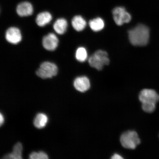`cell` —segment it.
I'll use <instances>...</instances> for the list:
<instances>
[{"instance_id":"11","label":"cell","mask_w":159,"mask_h":159,"mask_svg":"<svg viewBox=\"0 0 159 159\" xmlns=\"http://www.w3.org/2000/svg\"><path fill=\"white\" fill-rule=\"evenodd\" d=\"M52 19V16L49 12L44 11L38 15L36 22L40 27H43L50 22Z\"/></svg>"},{"instance_id":"21","label":"cell","mask_w":159,"mask_h":159,"mask_svg":"<svg viewBox=\"0 0 159 159\" xmlns=\"http://www.w3.org/2000/svg\"><path fill=\"white\" fill-rule=\"evenodd\" d=\"M4 122V118L3 116V115L2 114H1L0 115V124H1V126H2V125L3 124Z\"/></svg>"},{"instance_id":"14","label":"cell","mask_w":159,"mask_h":159,"mask_svg":"<svg viewBox=\"0 0 159 159\" xmlns=\"http://www.w3.org/2000/svg\"><path fill=\"white\" fill-rule=\"evenodd\" d=\"M71 23L73 28L77 31H83L87 25L86 21L80 16H76L73 17Z\"/></svg>"},{"instance_id":"12","label":"cell","mask_w":159,"mask_h":159,"mask_svg":"<svg viewBox=\"0 0 159 159\" xmlns=\"http://www.w3.org/2000/svg\"><path fill=\"white\" fill-rule=\"evenodd\" d=\"M23 146L20 143H17L13 147L12 152L5 155L3 159H21L22 157V152Z\"/></svg>"},{"instance_id":"13","label":"cell","mask_w":159,"mask_h":159,"mask_svg":"<svg viewBox=\"0 0 159 159\" xmlns=\"http://www.w3.org/2000/svg\"><path fill=\"white\" fill-rule=\"evenodd\" d=\"M67 25L68 24L66 20L60 18L56 21L53 25V28L56 32L59 34L62 35L66 31Z\"/></svg>"},{"instance_id":"4","label":"cell","mask_w":159,"mask_h":159,"mask_svg":"<svg viewBox=\"0 0 159 159\" xmlns=\"http://www.w3.org/2000/svg\"><path fill=\"white\" fill-rule=\"evenodd\" d=\"M58 72L57 66L54 63L45 61L41 65L36 71V74L42 79L51 78L55 76Z\"/></svg>"},{"instance_id":"3","label":"cell","mask_w":159,"mask_h":159,"mask_svg":"<svg viewBox=\"0 0 159 159\" xmlns=\"http://www.w3.org/2000/svg\"><path fill=\"white\" fill-rule=\"evenodd\" d=\"M120 142L125 148L134 149L140 144L141 141L136 132L129 130L123 133L121 135Z\"/></svg>"},{"instance_id":"2","label":"cell","mask_w":159,"mask_h":159,"mask_svg":"<svg viewBox=\"0 0 159 159\" xmlns=\"http://www.w3.org/2000/svg\"><path fill=\"white\" fill-rule=\"evenodd\" d=\"M89 62L91 67L101 70L104 66L109 64L108 53L101 50L97 51L89 57Z\"/></svg>"},{"instance_id":"8","label":"cell","mask_w":159,"mask_h":159,"mask_svg":"<svg viewBox=\"0 0 159 159\" xmlns=\"http://www.w3.org/2000/svg\"><path fill=\"white\" fill-rule=\"evenodd\" d=\"M59 40L54 34L51 33L45 36L43 39V45L44 48L49 51H53L58 45Z\"/></svg>"},{"instance_id":"10","label":"cell","mask_w":159,"mask_h":159,"mask_svg":"<svg viewBox=\"0 0 159 159\" xmlns=\"http://www.w3.org/2000/svg\"><path fill=\"white\" fill-rule=\"evenodd\" d=\"M16 12L18 15L20 16H28L32 15L33 12V6L29 2H23L17 6Z\"/></svg>"},{"instance_id":"6","label":"cell","mask_w":159,"mask_h":159,"mask_svg":"<svg viewBox=\"0 0 159 159\" xmlns=\"http://www.w3.org/2000/svg\"><path fill=\"white\" fill-rule=\"evenodd\" d=\"M139 99L142 103L152 102L156 104L159 101V95L153 89H144L139 94Z\"/></svg>"},{"instance_id":"20","label":"cell","mask_w":159,"mask_h":159,"mask_svg":"<svg viewBox=\"0 0 159 159\" xmlns=\"http://www.w3.org/2000/svg\"><path fill=\"white\" fill-rule=\"evenodd\" d=\"M111 159H124L122 156L118 154H115L111 157Z\"/></svg>"},{"instance_id":"16","label":"cell","mask_w":159,"mask_h":159,"mask_svg":"<svg viewBox=\"0 0 159 159\" xmlns=\"http://www.w3.org/2000/svg\"><path fill=\"white\" fill-rule=\"evenodd\" d=\"M89 25L91 29L94 31L101 30L104 27V23L101 18L98 17L91 20L89 22Z\"/></svg>"},{"instance_id":"15","label":"cell","mask_w":159,"mask_h":159,"mask_svg":"<svg viewBox=\"0 0 159 159\" xmlns=\"http://www.w3.org/2000/svg\"><path fill=\"white\" fill-rule=\"evenodd\" d=\"M48 118L47 115L43 113H39L35 116L34 120V125L38 129H42L47 124Z\"/></svg>"},{"instance_id":"1","label":"cell","mask_w":159,"mask_h":159,"mask_svg":"<svg viewBox=\"0 0 159 159\" xmlns=\"http://www.w3.org/2000/svg\"><path fill=\"white\" fill-rule=\"evenodd\" d=\"M128 36L131 44L135 46H144L148 42L150 31L146 26L140 24L129 30Z\"/></svg>"},{"instance_id":"5","label":"cell","mask_w":159,"mask_h":159,"mask_svg":"<svg viewBox=\"0 0 159 159\" xmlns=\"http://www.w3.org/2000/svg\"><path fill=\"white\" fill-rule=\"evenodd\" d=\"M113 18L116 24L122 25L125 23H128L132 19L131 15L123 7H117L112 11Z\"/></svg>"},{"instance_id":"18","label":"cell","mask_w":159,"mask_h":159,"mask_svg":"<svg viewBox=\"0 0 159 159\" xmlns=\"http://www.w3.org/2000/svg\"><path fill=\"white\" fill-rule=\"evenodd\" d=\"M142 108L144 112L151 113L153 112L156 108V103L146 102L142 103Z\"/></svg>"},{"instance_id":"19","label":"cell","mask_w":159,"mask_h":159,"mask_svg":"<svg viewBox=\"0 0 159 159\" xmlns=\"http://www.w3.org/2000/svg\"><path fill=\"white\" fill-rule=\"evenodd\" d=\"M29 158L30 159H48V157L44 152H34L29 155Z\"/></svg>"},{"instance_id":"7","label":"cell","mask_w":159,"mask_h":159,"mask_svg":"<svg viewBox=\"0 0 159 159\" xmlns=\"http://www.w3.org/2000/svg\"><path fill=\"white\" fill-rule=\"evenodd\" d=\"M5 37L9 43L13 44H18L22 39L21 31L17 27H10L6 31Z\"/></svg>"},{"instance_id":"9","label":"cell","mask_w":159,"mask_h":159,"mask_svg":"<svg viewBox=\"0 0 159 159\" xmlns=\"http://www.w3.org/2000/svg\"><path fill=\"white\" fill-rule=\"evenodd\" d=\"M90 81L87 77H77L74 81V86L77 90L81 93L86 92L90 88Z\"/></svg>"},{"instance_id":"17","label":"cell","mask_w":159,"mask_h":159,"mask_svg":"<svg viewBox=\"0 0 159 159\" xmlns=\"http://www.w3.org/2000/svg\"><path fill=\"white\" fill-rule=\"evenodd\" d=\"M75 58L80 62H84L87 59V53L84 47H80L77 49L75 55Z\"/></svg>"}]
</instances>
